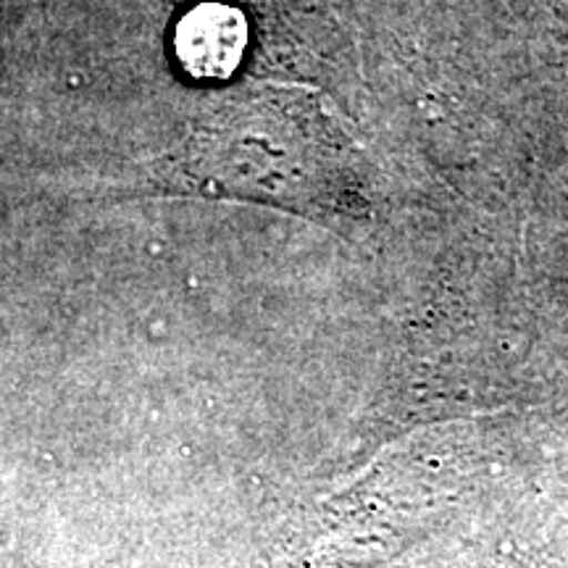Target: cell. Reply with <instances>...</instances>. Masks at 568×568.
Returning a JSON list of instances; mask_svg holds the SVG:
<instances>
[{
  "label": "cell",
  "instance_id": "cell-1",
  "mask_svg": "<svg viewBox=\"0 0 568 568\" xmlns=\"http://www.w3.org/2000/svg\"><path fill=\"white\" fill-rule=\"evenodd\" d=\"M247 24L237 9L203 3L176 27V55L195 80H226L243 61Z\"/></svg>",
  "mask_w": 568,
  "mask_h": 568
}]
</instances>
